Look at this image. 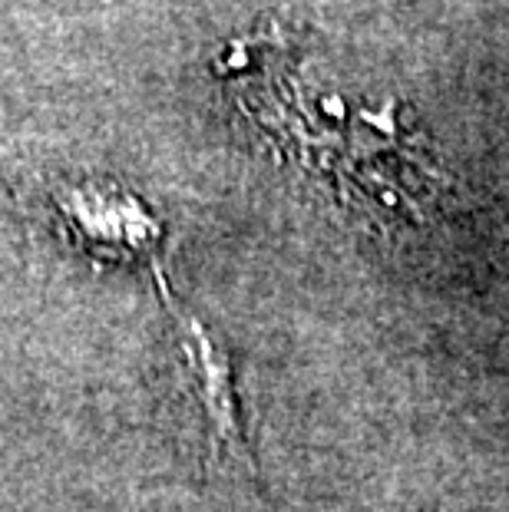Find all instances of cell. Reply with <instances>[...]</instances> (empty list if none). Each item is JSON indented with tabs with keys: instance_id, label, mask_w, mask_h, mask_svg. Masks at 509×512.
I'll return each mask as SVG.
<instances>
[{
	"instance_id": "6da1fadb",
	"label": "cell",
	"mask_w": 509,
	"mask_h": 512,
	"mask_svg": "<svg viewBox=\"0 0 509 512\" xmlns=\"http://www.w3.org/2000/svg\"><path fill=\"white\" fill-rule=\"evenodd\" d=\"M40 189L47 192V202H53V212L77 248L100 261H143L153 268L156 288H169L159 261V222L123 185L110 179L40 176Z\"/></svg>"
},
{
	"instance_id": "7a4b0ae2",
	"label": "cell",
	"mask_w": 509,
	"mask_h": 512,
	"mask_svg": "<svg viewBox=\"0 0 509 512\" xmlns=\"http://www.w3.org/2000/svg\"><path fill=\"white\" fill-rule=\"evenodd\" d=\"M166 311L176 321V337H179V354H182V370L189 380V394L199 403L205 417V440H209V460H225L255 476V460L248 453L242 423H238V400L232 387V364L229 354L222 351L212 331L192 314L189 308L172 298L166 288L159 294Z\"/></svg>"
}]
</instances>
